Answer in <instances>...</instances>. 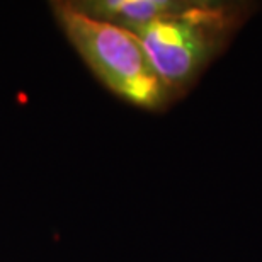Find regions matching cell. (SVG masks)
<instances>
[{
  "label": "cell",
  "mask_w": 262,
  "mask_h": 262,
  "mask_svg": "<svg viewBox=\"0 0 262 262\" xmlns=\"http://www.w3.org/2000/svg\"><path fill=\"white\" fill-rule=\"evenodd\" d=\"M55 15L67 39L109 91L146 111L174 102L131 31L82 12L73 2H56Z\"/></svg>",
  "instance_id": "7a4b0ae2"
},
{
  "label": "cell",
  "mask_w": 262,
  "mask_h": 262,
  "mask_svg": "<svg viewBox=\"0 0 262 262\" xmlns=\"http://www.w3.org/2000/svg\"><path fill=\"white\" fill-rule=\"evenodd\" d=\"M252 5L184 0L176 14L133 29L160 82L177 99L222 55L249 19Z\"/></svg>",
  "instance_id": "6da1fadb"
}]
</instances>
